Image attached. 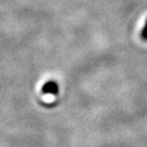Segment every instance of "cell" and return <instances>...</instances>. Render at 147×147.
Returning a JSON list of instances; mask_svg holds the SVG:
<instances>
[{"instance_id":"6da1fadb","label":"cell","mask_w":147,"mask_h":147,"mask_svg":"<svg viewBox=\"0 0 147 147\" xmlns=\"http://www.w3.org/2000/svg\"><path fill=\"white\" fill-rule=\"evenodd\" d=\"M42 93L43 94H58V85L54 81H49L42 87Z\"/></svg>"},{"instance_id":"7a4b0ae2","label":"cell","mask_w":147,"mask_h":147,"mask_svg":"<svg viewBox=\"0 0 147 147\" xmlns=\"http://www.w3.org/2000/svg\"><path fill=\"white\" fill-rule=\"evenodd\" d=\"M141 39L144 40V41H147V20L145 22L144 28H143L142 32H141Z\"/></svg>"}]
</instances>
